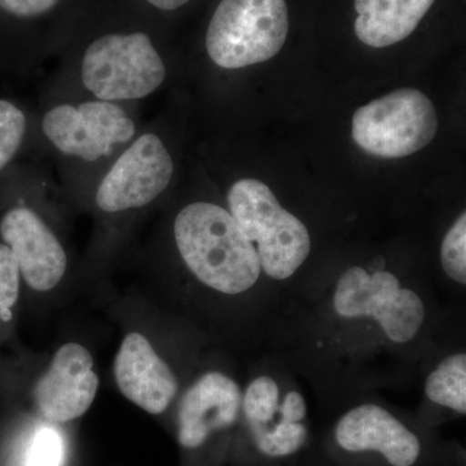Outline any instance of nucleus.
Listing matches in <instances>:
<instances>
[{"mask_svg": "<svg viewBox=\"0 0 466 466\" xmlns=\"http://www.w3.org/2000/svg\"><path fill=\"white\" fill-rule=\"evenodd\" d=\"M226 208L256 248L283 319L308 291L306 269L314 250L309 226L288 210L267 184L254 177L229 184Z\"/></svg>", "mask_w": 466, "mask_h": 466, "instance_id": "nucleus-8", "label": "nucleus"}, {"mask_svg": "<svg viewBox=\"0 0 466 466\" xmlns=\"http://www.w3.org/2000/svg\"><path fill=\"white\" fill-rule=\"evenodd\" d=\"M431 283L400 274L385 256L327 276L285 314L274 345L333 408L410 382L453 312Z\"/></svg>", "mask_w": 466, "mask_h": 466, "instance_id": "nucleus-1", "label": "nucleus"}, {"mask_svg": "<svg viewBox=\"0 0 466 466\" xmlns=\"http://www.w3.org/2000/svg\"><path fill=\"white\" fill-rule=\"evenodd\" d=\"M113 372L119 392L150 416L167 415L183 389L170 361L140 332L126 334Z\"/></svg>", "mask_w": 466, "mask_h": 466, "instance_id": "nucleus-14", "label": "nucleus"}, {"mask_svg": "<svg viewBox=\"0 0 466 466\" xmlns=\"http://www.w3.org/2000/svg\"><path fill=\"white\" fill-rule=\"evenodd\" d=\"M99 386L90 350L78 342L64 343L34 383V410L42 421L60 426L72 424L88 412Z\"/></svg>", "mask_w": 466, "mask_h": 466, "instance_id": "nucleus-13", "label": "nucleus"}, {"mask_svg": "<svg viewBox=\"0 0 466 466\" xmlns=\"http://www.w3.org/2000/svg\"><path fill=\"white\" fill-rule=\"evenodd\" d=\"M20 177L25 191L0 216V241L14 254L23 284L36 293H48L69 272L58 208L67 198L43 165L30 167Z\"/></svg>", "mask_w": 466, "mask_h": 466, "instance_id": "nucleus-9", "label": "nucleus"}, {"mask_svg": "<svg viewBox=\"0 0 466 466\" xmlns=\"http://www.w3.org/2000/svg\"><path fill=\"white\" fill-rule=\"evenodd\" d=\"M300 376L280 352L266 351L242 383L240 421L228 461L235 466H306L314 449Z\"/></svg>", "mask_w": 466, "mask_h": 466, "instance_id": "nucleus-5", "label": "nucleus"}, {"mask_svg": "<svg viewBox=\"0 0 466 466\" xmlns=\"http://www.w3.org/2000/svg\"><path fill=\"white\" fill-rule=\"evenodd\" d=\"M174 207L159 240L183 272L191 321L200 332L254 354L269 351L281 308L256 248L226 205L192 198Z\"/></svg>", "mask_w": 466, "mask_h": 466, "instance_id": "nucleus-2", "label": "nucleus"}, {"mask_svg": "<svg viewBox=\"0 0 466 466\" xmlns=\"http://www.w3.org/2000/svg\"><path fill=\"white\" fill-rule=\"evenodd\" d=\"M66 0H0V14L23 23L48 20Z\"/></svg>", "mask_w": 466, "mask_h": 466, "instance_id": "nucleus-21", "label": "nucleus"}, {"mask_svg": "<svg viewBox=\"0 0 466 466\" xmlns=\"http://www.w3.org/2000/svg\"><path fill=\"white\" fill-rule=\"evenodd\" d=\"M435 0H355V34L370 47L383 48L408 38Z\"/></svg>", "mask_w": 466, "mask_h": 466, "instance_id": "nucleus-16", "label": "nucleus"}, {"mask_svg": "<svg viewBox=\"0 0 466 466\" xmlns=\"http://www.w3.org/2000/svg\"><path fill=\"white\" fill-rule=\"evenodd\" d=\"M191 0H143L144 5L159 12H174L188 5Z\"/></svg>", "mask_w": 466, "mask_h": 466, "instance_id": "nucleus-22", "label": "nucleus"}, {"mask_svg": "<svg viewBox=\"0 0 466 466\" xmlns=\"http://www.w3.org/2000/svg\"><path fill=\"white\" fill-rule=\"evenodd\" d=\"M177 153L167 118L144 122L137 137L100 171L73 207L90 211L97 223L95 253H115L137 220L171 195Z\"/></svg>", "mask_w": 466, "mask_h": 466, "instance_id": "nucleus-4", "label": "nucleus"}, {"mask_svg": "<svg viewBox=\"0 0 466 466\" xmlns=\"http://www.w3.org/2000/svg\"><path fill=\"white\" fill-rule=\"evenodd\" d=\"M441 269L451 285L450 293L461 299L466 287V213L461 211L441 242Z\"/></svg>", "mask_w": 466, "mask_h": 466, "instance_id": "nucleus-19", "label": "nucleus"}, {"mask_svg": "<svg viewBox=\"0 0 466 466\" xmlns=\"http://www.w3.org/2000/svg\"><path fill=\"white\" fill-rule=\"evenodd\" d=\"M241 400L242 383L226 368H205L184 386L173 407V431L182 466H220L228 461Z\"/></svg>", "mask_w": 466, "mask_h": 466, "instance_id": "nucleus-10", "label": "nucleus"}, {"mask_svg": "<svg viewBox=\"0 0 466 466\" xmlns=\"http://www.w3.org/2000/svg\"><path fill=\"white\" fill-rule=\"evenodd\" d=\"M288 32L285 0H220L208 23L205 50L214 66L233 72L275 57Z\"/></svg>", "mask_w": 466, "mask_h": 466, "instance_id": "nucleus-11", "label": "nucleus"}, {"mask_svg": "<svg viewBox=\"0 0 466 466\" xmlns=\"http://www.w3.org/2000/svg\"><path fill=\"white\" fill-rule=\"evenodd\" d=\"M170 73L167 58L148 30L119 27L64 50L43 90L142 106L165 87Z\"/></svg>", "mask_w": 466, "mask_h": 466, "instance_id": "nucleus-6", "label": "nucleus"}, {"mask_svg": "<svg viewBox=\"0 0 466 466\" xmlns=\"http://www.w3.org/2000/svg\"><path fill=\"white\" fill-rule=\"evenodd\" d=\"M438 115L421 91L401 88L361 106L352 116L354 142L370 155L401 158L434 139Z\"/></svg>", "mask_w": 466, "mask_h": 466, "instance_id": "nucleus-12", "label": "nucleus"}, {"mask_svg": "<svg viewBox=\"0 0 466 466\" xmlns=\"http://www.w3.org/2000/svg\"><path fill=\"white\" fill-rule=\"evenodd\" d=\"M34 112L9 99H0V177L29 148Z\"/></svg>", "mask_w": 466, "mask_h": 466, "instance_id": "nucleus-18", "label": "nucleus"}, {"mask_svg": "<svg viewBox=\"0 0 466 466\" xmlns=\"http://www.w3.org/2000/svg\"><path fill=\"white\" fill-rule=\"evenodd\" d=\"M70 452L64 426L38 419L21 441L16 466H70Z\"/></svg>", "mask_w": 466, "mask_h": 466, "instance_id": "nucleus-17", "label": "nucleus"}, {"mask_svg": "<svg viewBox=\"0 0 466 466\" xmlns=\"http://www.w3.org/2000/svg\"><path fill=\"white\" fill-rule=\"evenodd\" d=\"M333 410L336 417L321 443L332 466H438L449 456L433 428L377 394L352 398Z\"/></svg>", "mask_w": 466, "mask_h": 466, "instance_id": "nucleus-7", "label": "nucleus"}, {"mask_svg": "<svg viewBox=\"0 0 466 466\" xmlns=\"http://www.w3.org/2000/svg\"><path fill=\"white\" fill-rule=\"evenodd\" d=\"M21 285L23 280L14 254L7 245L0 241V319L5 323L14 319L15 309L20 299Z\"/></svg>", "mask_w": 466, "mask_h": 466, "instance_id": "nucleus-20", "label": "nucleus"}, {"mask_svg": "<svg viewBox=\"0 0 466 466\" xmlns=\"http://www.w3.org/2000/svg\"><path fill=\"white\" fill-rule=\"evenodd\" d=\"M142 106L43 90L30 149L51 159L70 204L137 137Z\"/></svg>", "mask_w": 466, "mask_h": 466, "instance_id": "nucleus-3", "label": "nucleus"}, {"mask_svg": "<svg viewBox=\"0 0 466 466\" xmlns=\"http://www.w3.org/2000/svg\"><path fill=\"white\" fill-rule=\"evenodd\" d=\"M451 327L429 352L420 376L422 377L424 424L434 428L441 420L461 419L466 415V350L460 336L451 337Z\"/></svg>", "mask_w": 466, "mask_h": 466, "instance_id": "nucleus-15", "label": "nucleus"}]
</instances>
